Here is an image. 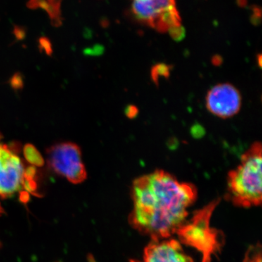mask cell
Wrapping results in <instances>:
<instances>
[{"mask_svg":"<svg viewBox=\"0 0 262 262\" xmlns=\"http://www.w3.org/2000/svg\"><path fill=\"white\" fill-rule=\"evenodd\" d=\"M29 198H30V195H29V193L27 192V191H24V192H21L20 193V196H19V200L21 203H23L24 204H26V203H28L29 201Z\"/></svg>","mask_w":262,"mask_h":262,"instance_id":"4fadbf2b","label":"cell"},{"mask_svg":"<svg viewBox=\"0 0 262 262\" xmlns=\"http://www.w3.org/2000/svg\"><path fill=\"white\" fill-rule=\"evenodd\" d=\"M130 262H194L183 249L177 239L166 238L151 239L146 246L140 259Z\"/></svg>","mask_w":262,"mask_h":262,"instance_id":"ba28073f","label":"cell"},{"mask_svg":"<svg viewBox=\"0 0 262 262\" xmlns=\"http://www.w3.org/2000/svg\"><path fill=\"white\" fill-rule=\"evenodd\" d=\"M88 260H89V262H96L95 261L94 257L91 254L88 255L87 256Z\"/></svg>","mask_w":262,"mask_h":262,"instance_id":"5bb4252c","label":"cell"},{"mask_svg":"<svg viewBox=\"0 0 262 262\" xmlns=\"http://www.w3.org/2000/svg\"><path fill=\"white\" fill-rule=\"evenodd\" d=\"M244 262H261V248L260 245L250 248L246 253Z\"/></svg>","mask_w":262,"mask_h":262,"instance_id":"30bf717a","label":"cell"},{"mask_svg":"<svg viewBox=\"0 0 262 262\" xmlns=\"http://www.w3.org/2000/svg\"><path fill=\"white\" fill-rule=\"evenodd\" d=\"M131 9L141 23L160 32H168L174 39L184 35L175 0H131Z\"/></svg>","mask_w":262,"mask_h":262,"instance_id":"277c9868","label":"cell"},{"mask_svg":"<svg viewBox=\"0 0 262 262\" xmlns=\"http://www.w3.org/2000/svg\"><path fill=\"white\" fill-rule=\"evenodd\" d=\"M39 48H40L41 51H45V53L48 56H51L52 53H53L51 43L50 42L47 38L42 37L39 39Z\"/></svg>","mask_w":262,"mask_h":262,"instance_id":"7c38bea8","label":"cell"},{"mask_svg":"<svg viewBox=\"0 0 262 262\" xmlns=\"http://www.w3.org/2000/svg\"><path fill=\"white\" fill-rule=\"evenodd\" d=\"M55 262H63V261H55Z\"/></svg>","mask_w":262,"mask_h":262,"instance_id":"2e32d148","label":"cell"},{"mask_svg":"<svg viewBox=\"0 0 262 262\" xmlns=\"http://www.w3.org/2000/svg\"><path fill=\"white\" fill-rule=\"evenodd\" d=\"M198 198L192 184L179 182L163 170L141 176L133 183L130 225L151 239L170 238L187 221Z\"/></svg>","mask_w":262,"mask_h":262,"instance_id":"6da1fadb","label":"cell"},{"mask_svg":"<svg viewBox=\"0 0 262 262\" xmlns=\"http://www.w3.org/2000/svg\"><path fill=\"white\" fill-rule=\"evenodd\" d=\"M206 107L210 113L227 119L238 113L242 98L238 90L229 83H220L212 88L206 98Z\"/></svg>","mask_w":262,"mask_h":262,"instance_id":"52a82bcc","label":"cell"},{"mask_svg":"<svg viewBox=\"0 0 262 262\" xmlns=\"http://www.w3.org/2000/svg\"><path fill=\"white\" fill-rule=\"evenodd\" d=\"M21 160L9 146L0 143V198H10L23 187Z\"/></svg>","mask_w":262,"mask_h":262,"instance_id":"8992f818","label":"cell"},{"mask_svg":"<svg viewBox=\"0 0 262 262\" xmlns=\"http://www.w3.org/2000/svg\"><path fill=\"white\" fill-rule=\"evenodd\" d=\"M220 200L194 212L177 230L179 242L194 248L202 254L201 262H211L224 244L223 234L211 226V219Z\"/></svg>","mask_w":262,"mask_h":262,"instance_id":"3957f363","label":"cell"},{"mask_svg":"<svg viewBox=\"0 0 262 262\" xmlns=\"http://www.w3.org/2000/svg\"><path fill=\"white\" fill-rule=\"evenodd\" d=\"M49 168L69 182L77 184L87 179V171L82 160V152L77 144L63 142L47 150Z\"/></svg>","mask_w":262,"mask_h":262,"instance_id":"5b68a950","label":"cell"},{"mask_svg":"<svg viewBox=\"0 0 262 262\" xmlns=\"http://www.w3.org/2000/svg\"><path fill=\"white\" fill-rule=\"evenodd\" d=\"M261 144L256 142L241 157L227 178V198L243 208L260 206L262 201Z\"/></svg>","mask_w":262,"mask_h":262,"instance_id":"7a4b0ae2","label":"cell"},{"mask_svg":"<svg viewBox=\"0 0 262 262\" xmlns=\"http://www.w3.org/2000/svg\"><path fill=\"white\" fill-rule=\"evenodd\" d=\"M24 155L28 163L37 167L44 165V159L39 151L32 144H26L24 147Z\"/></svg>","mask_w":262,"mask_h":262,"instance_id":"9c48e42d","label":"cell"},{"mask_svg":"<svg viewBox=\"0 0 262 262\" xmlns=\"http://www.w3.org/2000/svg\"><path fill=\"white\" fill-rule=\"evenodd\" d=\"M3 213V209L2 208L1 206H0V215H1L2 213Z\"/></svg>","mask_w":262,"mask_h":262,"instance_id":"9a60e30c","label":"cell"},{"mask_svg":"<svg viewBox=\"0 0 262 262\" xmlns=\"http://www.w3.org/2000/svg\"><path fill=\"white\" fill-rule=\"evenodd\" d=\"M10 84L11 87L15 90L22 89L24 86L23 77L19 73L15 74L10 79Z\"/></svg>","mask_w":262,"mask_h":262,"instance_id":"8fae6325","label":"cell"}]
</instances>
